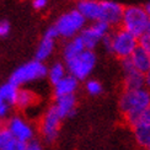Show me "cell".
Returning <instances> with one entry per match:
<instances>
[{
    "label": "cell",
    "instance_id": "cell-1",
    "mask_svg": "<svg viewBox=\"0 0 150 150\" xmlns=\"http://www.w3.org/2000/svg\"><path fill=\"white\" fill-rule=\"evenodd\" d=\"M120 110L129 124H132L148 107H150V90L146 87L124 90L120 97Z\"/></svg>",
    "mask_w": 150,
    "mask_h": 150
},
{
    "label": "cell",
    "instance_id": "cell-2",
    "mask_svg": "<svg viewBox=\"0 0 150 150\" xmlns=\"http://www.w3.org/2000/svg\"><path fill=\"white\" fill-rule=\"evenodd\" d=\"M122 28L139 38L143 35L150 33V16L142 6H127L123 10Z\"/></svg>",
    "mask_w": 150,
    "mask_h": 150
},
{
    "label": "cell",
    "instance_id": "cell-3",
    "mask_svg": "<svg viewBox=\"0 0 150 150\" xmlns=\"http://www.w3.org/2000/svg\"><path fill=\"white\" fill-rule=\"evenodd\" d=\"M45 78H47V65L43 62L33 59L16 68L11 73L9 81L18 87H23Z\"/></svg>",
    "mask_w": 150,
    "mask_h": 150
},
{
    "label": "cell",
    "instance_id": "cell-4",
    "mask_svg": "<svg viewBox=\"0 0 150 150\" xmlns=\"http://www.w3.org/2000/svg\"><path fill=\"white\" fill-rule=\"evenodd\" d=\"M96 62L97 58L95 52L90 51V49H85L76 57L65 60L64 64L68 74L79 81H84L90 78L91 73L96 67Z\"/></svg>",
    "mask_w": 150,
    "mask_h": 150
},
{
    "label": "cell",
    "instance_id": "cell-5",
    "mask_svg": "<svg viewBox=\"0 0 150 150\" xmlns=\"http://www.w3.org/2000/svg\"><path fill=\"white\" fill-rule=\"evenodd\" d=\"M110 53L121 59L129 58L138 47V38L124 28H120L110 33Z\"/></svg>",
    "mask_w": 150,
    "mask_h": 150
},
{
    "label": "cell",
    "instance_id": "cell-6",
    "mask_svg": "<svg viewBox=\"0 0 150 150\" xmlns=\"http://www.w3.org/2000/svg\"><path fill=\"white\" fill-rule=\"evenodd\" d=\"M86 25V20L83 15L75 9L65 12L58 17L57 22L54 23V27L57 28L59 37L70 40L73 37L78 36Z\"/></svg>",
    "mask_w": 150,
    "mask_h": 150
},
{
    "label": "cell",
    "instance_id": "cell-7",
    "mask_svg": "<svg viewBox=\"0 0 150 150\" xmlns=\"http://www.w3.org/2000/svg\"><path fill=\"white\" fill-rule=\"evenodd\" d=\"M108 33H111V26L108 23H106L105 21H95L90 26H85L79 36L83 40L85 48L93 51L98 46V43H101L103 37Z\"/></svg>",
    "mask_w": 150,
    "mask_h": 150
},
{
    "label": "cell",
    "instance_id": "cell-8",
    "mask_svg": "<svg viewBox=\"0 0 150 150\" xmlns=\"http://www.w3.org/2000/svg\"><path fill=\"white\" fill-rule=\"evenodd\" d=\"M5 127L8 128L11 137L16 140L23 143H28L35 139V129L27 120H25L22 116H11L6 120Z\"/></svg>",
    "mask_w": 150,
    "mask_h": 150
},
{
    "label": "cell",
    "instance_id": "cell-9",
    "mask_svg": "<svg viewBox=\"0 0 150 150\" xmlns=\"http://www.w3.org/2000/svg\"><path fill=\"white\" fill-rule=\"evenodd\" d=\"M62 117L59 113L55 111L54 106H51L43 115L41 120V135L45 142L47 143H53L59 135V129L62 124Z\"/></svg>",
    "mask_w": 150,
    "mask_h": 150
},
{
    "label": "cell",
    "instance_id": "cell-10",
    "mask_svg": "<svg viewBox=\"0 0 150 150\" xmlns=\"http://www.w3.org/2000/svg\"><path fill=\"white\" fill-rule=\"evenodd\" d=\"M122 69H123V83L124 90H134L145 86L144 74L137 71L128 58L122 59Z\"/></svg>",
    "mask_w": 150,
    "mask_h": 150
},
{
    "label": "cell",
    "instance_id": "cell-11",
    "mask_svg": "<svg viewBox=\"0 0 150 150\" xmlns=\"http://www.w3.org/2000/svg\"><path fill=\"white\" fill-rule=\"evenodd\" d=\"M101 21H105L110 26H117L122 22L124 8L112 0H102L101 1Z\"/></svg>",
    "mask_w": 150,
    "mask_h": 150
},
{
    "label": "cell",
    "instance_id": "cell-12",
    "mask_svg": "<svg viewBox=\"0 0 150 150\" xmlns=\"http://www.w3.org/2000/svg\"><path fill=\"white\" fill-rule=\"evenodd\" d=\"M76 10L80 12L86 21H101V1L98 0H80Z\"/></svg>",
    "mask_w": 150,
    "mask_h": 150
},
{
    "label": "cell",
    "instance_id": "cell-13",
    "mask_svg": "<svg viewBox=\"0 0 150 150\" xmlns=\"http://www.w3.org/2000/svg\"><path fill=\"white\" fill-rule=\"evenodd\" d=\"M53 106L62 117V120L73 117L76 112V97H75V95L55 97V102Z\"/></svg>",
    "mask_w": 150,
    "mask_h": 150
},
{
    "label": "cell",
    "instance_id": "cell-14",
    "mask_svg": "<svg viewBox=\"0 0 150 150\" xmlns=\"http://www.w3.org/2000/svg\"><path fill=\"white\" fill-rule=\"evenodd\" d=\"M79 83L71 75L67 74L65 76L59 80L57 84L53 85V91L55 97H62V96H69V95H75V92L79 89Z\"/></svg>",
    "mask_w": 150,
    "mask_h": 150
},
{
    "label": "cell",
    "instance_id": "cell-15",
    "mask_svg": "<svg viewBox=\"0 0 150 150\" xmlns=\"http://www.w3.org/2000/svg\"><path fill=\"white\" fill-rule=\"evenodd\" d=\"M128 59L132 63L134 69L142 74H145L150 69V55L139 46L135 48V51L130 54Z\"/></svg>",
    "mask_w": 150,
    "mask_h": 150
},
{
    "label": "cell",
    "instance_id": "cell-16",
    "mask_svg": "<svg viewBox=\"0 0 150 150\" xmlns=\"http://www.w3.org/2000/svg\"><path fill=\"white\" fill-rule=\"evenodd\" d=\"M54 48H55V40H53V38H51V37H47V36L43 35L42 40L40 41L38 46H37L35 59L45 63V62L53 54Z\"/></svg>",
    "mask_w": 150,
    "mask_h": 150
},
{
    "label": "cell",
    "instance_id": "cell-17",
    "mask_svg": "<svg viewBox=\"0 0 150 150\" xmlns=\"http://www.w3.org/2000/svg\"><path fill=\"white\" fill-rule=\"evenodd\" d=\"M85 46L83 43V40L80 38V36H75L73 38L68 40L67 43L63 47V58H64V62L65 60H69L74 57H76L78 54H80L83 51H85Z\"/></svg>",
    "mask_w": 150,
    "mask_h": 150
},
{
    "label": "cell",
    "instance_id": "cell-18",
    "mask_svg": "<svg viewBox=\"0 0 150 150\" xmlns=\"http://www.w3.org/2000/svg\"><path fill=\"white\" fill-rule=\"evenodd\" d=\"M36 101H37V96L32 90L26 89V87H18L15 107H17L18 110H27Z\"/></svg>",
    "mask_w": 150,
    "mask_h": 150
},
{
    "label": "cell",
    "instance_id": "cell-19",
    "mask_svg": "<svg viewBox=\"0 0 150 150\" xmlns=\"http://www.w3.org/2000/svg\"><path fill=\"white\" fill-rule=\"evenodd\" d=\"M133 127V134L135 142L143 148H148L150 145V124L145 123H134Z\"/></svg>",
    "mask_w": 150,
    "mask_h": 150
},
{
    "label": "cell",
    "instance_id": "cell-20",
    "mask_svg": "<svg viewBox=\"0 0 150 150\" xmlns=\"http://www.w3.org/2000/svg\"><path fill=\"white\" fill-rule=\"evenodd\" d=\"M17 91H18V86L15 84L10 83H4L3 85H0V100H3L4 102H6L9 106L14 107L15 101H16V96H17Z\"/></svg>",
    "mask_w": 150,
    "mask_h": 150
},
{
    "label": "cell",
    "instance_id": "cell-21",
    "mask_svg": "<svg viewBox=\"0 0 150 150\" xmlns=\"http://www.w3.org/2000/svg\"><path fill=\"white\" fill-rule=\"evenodd\" d=\"M67 68L65 64L62 62H54L53 64L47 67V79L52 85L57 84L59 80L63 79L67 75Z\"/></svg>",
    "mask_w": 150,
    "mask_h": 150
},
{
    "label": "cell",
    "instance_id": "cell-22",
    "mask_svg": "<svg viewBox=\"0 0 150 150\" xmlns=\"http://www.w3.org/2000/svg\"><path fill=\"white\" fill-rule=\"evenodd\" d=\"M85 91L90 96H100L103 92V86L96 79H87L85 83Z\"/></svg>",
    "mask_w": 150,
    "mask_h": 150
},
{
    "label": "cell",
    "instance_id": "cell-23",
    "mask_svg": "<svg viewBox=\"0 0 150 150\" xmlns=\"http://www.w3.org/2000/svg\"><path fill=\"white\" fill-rule=\"evenodd\" d=\"M0 150H26V143L12 138L9 143H6L5 145L0 146Z\"/></svg>",
    "mask_w": 150,
    "mask_h": 150
},
{
    "label": "cell",
    "instance_id": "cell-24",
    "mask_svg": "<svg viewBox=\"0 0 150 150\" xmlns=\"http://www.w3.org/2000/svg\"><path fill=\"white\" fill-rule=\"evenodd\" d=\"M138 46L144 49V51L150 55V33L143 35L142 37L138 38Z\"/></svg>",
    "mask_w": 150,
    "mask_h": 150
},
{
    "label": "cell",
    "instance_id": "cell-25",
    "mask_svg": "<svg viewBox=\"0 0 150 150\" xmlns=\"http://www.w3.org/2000/svg\"><path fill=\"white\" fill-rule=\"evenodd\" d=\"M10 108H11V106L4 102L3 100H0V122L8 120L10 117Z\"/></svg>",
    "mask_w": 150,
    "mask_h": 150
},
{
    "label": "cell",
    "instance_id": "cell-26",
    "mask_svg": "<svg viewBox=\"0 0 150 150\" xmlns=\"http://www.w3.org/2000/svg\"><path fill=\"white\" fill-rule=\"evenodd\" d=\"M11 139H12V137L8 130V128L5 126H0V146L5 145L6 143H9Z\"/></svg>",
    "mask_w": 150,
    "mask_h": 150
},
{
    "label": "cell",
    "instance_id": "cell-27",
    "mask_svg": "<svg viewBox=\"0 0 150 150\" xmlns=\"http://www.w3.org/2000/svg\"><path fill=\"white\" fill-rule=\"evenodd\" d=\"M10 22L8 20H0V38H5L10 33Z\"/></svg>",
    "mask_w": 150,
    "mask_h": 150
},
{
    "label": "cell",
    "instance_id": "cell-28",
    "mask_svg": "<svg viewBox=\"0 0 150 150\" xmlns=\"http://www.w3.org/2000/svg\"><path fill=\"white\" fill-rule=\"evenodd\" d=\"M134 123H145V124H150V107H148L132 124H134ZM132 124H130V126H132Z\"/></svg>",
    "mask_w": 150,
    "mask_h": 150
},
{
    "label": "cell",
    "instance_id": "cell-29",
    "mask_svg": "<svg viewBox=\"0 0 150 150\" xmlns=\"http://www.w3.org/2000/svg\"><path fill=\"white\" fill-rule=\"evenodd\" d=\"M26 150H43V145L40 140L32 139L31 142L26 143Z\"/></svg>",
    "mask_w": 150,
    "mask_h": 150
},
{
    "label": "cell",
    "instance_id": "cell-30",
    "mask_svg": "<svg viewBox=\"0 0 150 150\" xmlns=\"http://www.w3.org/2000/svg\"><path fill=\"white\" fill-rule=\"evenodd\" d=\"M45 36H47V37H51V38H53V40H57V38H58L59 35H58V31H57V28L54 27V25H53V26H51V27H48V28L46 30Z\"/></svg>",
    "mask_w": 150,
    "mask_h": 150
},
{
    "label": "cell",
    "instance_id": "cell-31",
    "mask_svg": "<svg viewBox=\"0 0 150 150\" xmlns=\"http://www.w3.org/2000/svg\"><path fill=\"white\" fill-rule=\"evenodd\" d=\"M48 4V0H32V6L36 10H42L45 9Z\"/></svg>",
    "mask_w": 150,
    "mask_h": 150
},
{
    "label": "cell",
    "instance_id": "cell-32",
    "mask_svg": "<svg viewBox=\"0 0 150 150\" xmlns=\"http://www.w3.org/2000/svg\"><path fill=\"white\" fill-rule=\"evenodd\" d=\"M144 81H145V87L150 90V69L144 74Z\"/></svg>",
    "mask_w": 150,
    "mask_h": 150
},
{
    "label": "cell",
    "instance_id": "cell-33",
    "mask_svg": "<svg viewBox=\"0 0 150 150\" xmlns=\"http://www.w3.org/2000/svg\"><path fill=\"white\" fill-rule=\"evenodd\" d=\"M144 9L146 10V12H148V15L150 16V1H149V3H148V4L145 5V8H144Z\"/></svg>",
    "mask_w": 150,
    "mask_h": 150
},
{
    "label": "cell",
    "instance_id": "cell-34",
    "mask_svg": "<svg viewBox=\"0 0 150 150\" xmlns=\"http://www.w3.org/2000/svg\"><path fill=\"white\" fill-rule=\"evenodd\" d=\"M146 149H148V150H150V145H149V146H148V148H146Z\"/></svg>",
    "mask_w": 150,
    "mask_h": 150
}]
</instances>
